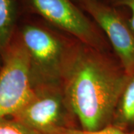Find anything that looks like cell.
I'll return each instance as SVG.
<instances>
[{"instance_id":"obj_12","label":"cell","mask_w":134,"mask_h":134,"mask_svg":"<svg viewBox=\"0 0 134 134\" xmlns=\"http://www.w3.org/2000/svg\"><path fill=\"white\" fill-rule=\"evenodd\" d=\"M101 1H103V2H107V3H110V0H101Z\"/></svg>"},{"instance_id":"obj_2","label":"cell","mask_w":134,"mask_h":134,"mask_svg":"<svg viewBox=\"0 0 134 134\" xmlns=\"http://www.w3.org/2000/svg\"><path fill=\"white\" fill-rule=\"evenodd\" d=\"M59 31L38 16H20L15 34L28 53L34 90L63 86L72 49Z\"/></svg>"},{"instance_id":"obj_3","label":"cell","mask_w":134,"mask_h":134,"mask_svg":"<svg viewBox=\"0 0 134 134\" xmlns=\"http://www.w3.org/2000/svg\"><path fill=\"white\" fill-rule=\"evenodd\" d=\"M21 14L34 15L92 48L104 44V34L74 0H16Z\"/></svg>"},{"instance_id":"obj_10","label":"cell","mask_w":134,"mask_h":134,"mask_svg":"<svg viewBox=\"0 0 134 134\" xmlns=\"http://www.w3.org/2000/svg\"><path fill=\"white\" fill-rule=\"evenodd\" d=\"M54 134H134V129L131 130H125L110 125L104 128L94 131H88L76 127L63 128L59 130Z\"/></svg>"},{"instance_id":"obj_6","label":"cell","mask_w":134,"mask_h":134,"mask_svg":"<svg viewBox=\"0 0 134 134\" xmlns=\"http://www.w3.org/2000/svg\"><path fill=\"white\" fill-rule=\"evenodd\" d=\"M90 16L104 35L108 38L117 57L127 75L134 72V32L128 17L101 0H74Z\"/></svg>"},{"instance_id":"obj_8","label":"cell","mask_w":134,"mask_h":134,"mask_svg":"<svg viewBox=\"0 0 134 134\" xmlns=\"http://www.w3.org/2000/svg\"><path fill=\"white\" fill-rule=\"evenodd\" d=\"M111 125L125 130L134 129V72L120 95Z\"/></svg>"},{"instance_id":"obj_4","label":"cell","mask_w":134,"mask_h":134,"mask_svg":"<svg viewBox=\"0 0 134 134\" xmlns=\"http://www.w3.org/2000/svg\"><path fill=\"white\" fill-rule=\"evenodd\" d=\"M33 93L28 53L14 33L0 64V118L16 114Z\"/></svg>"},{"instance_id":"obj_1","label":"cell","mask_w":134,"mask_h":134,"mask_svg":"<svg viewBox=\"0 0 134 134\" xmlns=\"http://www.w3.org/2000/svg\"><path fill=\"white\" fill-rule=\"evenodd\" d=\"M79 42L72 49L63 88L81 129L94 131L111 125L128 75L121 66Z\"/></svg>"},{"instance_id":"obj_5","label":"cell","mask_w":134,"mask_h":134,"mask_svg":"<svg viewBox=\"0 0 134 134\" xmlns=\"http://www.w3.org/2000/svg\"><path fill=\"white\" fill-rule=\"evenodd\" d=\"M10 117L40 134H54L59 130L75 127L72 121L75 116L63 86L34 89L25 105Z\"/></svg>"},{"instance_id":"obj_9","label":"cell","mask_w":134,"mask_h":134,"mask_svg":"<svg viewBox=\"0 0 134 134\" xmlns=\"http://www.w3.org/2000/svg\"><path fill=\"white\" fill-rule=\"evenodd\" d=\"M0 134H40L11 117L0 118Z\"/></svg>"},{"instance_id":"obj_11","label":"cell","mask_w":134,"mask_h":134,"mask_svg":"<svg viewBox=\"0 0 134 134\" xmlns=\"http://www.w3.org/2000/svg\"><path fill=\"white\" fill-rule=\"evenodd\" d=\"M109 4L118 8H125L128 9L130 12L128 23L134 32V0H110Z\"/></svg>"},{"instance_id":"obj_7","label":"cell","mask_w":134,"mask_h":134,"mask_svg":"<svg viewBox=\"0 0 134 134\" xmlns=\"http://www.w3.org/2000/svg\"><path fill=\"white\" fill-rule=\"evenodd\" d=\"M21 16L16 0H0V64L13 39Z\"/></svg>"}]
</instances>
